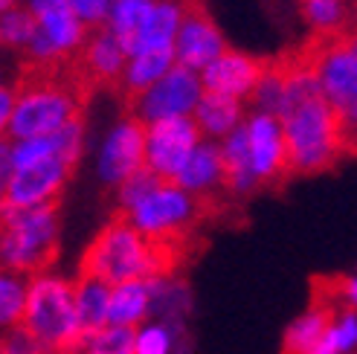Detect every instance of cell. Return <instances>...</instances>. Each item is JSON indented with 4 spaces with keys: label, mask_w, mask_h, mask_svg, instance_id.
<instances>
[{
    "label": "cell",
    "mask_w": 357,
    "mask_h": 354,
    "mask_svg": "<svg viewBox=\"0 0 357 354\" xmlns=\"http://www.w3.org/2000/svg\"><path fill=\"white\" fill-rule=\"evenodd\" d=\"M183 250L186 241H151L125 218L114 215L87 244L79 276L99 279L111 288L125 282L172 279L174 268L183 261Z\"/></svg>",
    "instance_id": "cell-1"
},
{
    "label": "cell",
    "mask_w": 357,
    "mask_h": 354,
    "mask_svg": "<svg viewBox=\"0 0 357 354\" xmlns=\"http://www.w3.org/2000/svg\"><path fill=\"white\" fill-rule=\"evenodd\" d=\"M84 87L76 73L67 70H50V73H32L15 91V111L9 139H38L61 131L73 119L82 116Z\"/></svg>",
    "instance_id": "cell-2"
},
{
    "label": "cell",
    "mask_w": 357,
    "mask_h": 354,
    "mask_svg": "<svg viewBox=\"0 0 357 354\" xmlns=\"http://www.w3.org/2000/svg\"><path fill=\"white\" fill-rule=\"evenodd\" d=\"M288 160L294 174H317L331 169L343 154L351 151V137L340 125L337 114L323 96H314L282 116Z\"/></svg>",
    "instance_id": "cell-3"
},
{
    "label": "cell",
    "mask_w": 357,
    "mask_h": 354,
    "mask_svg": "<svg viewBox=\"0 0 357 354\" xmlns=\"http://www.w3.org/2000/svg\"><path fill=\"white\" fill-rule=\"evenodd\" d=\"M0 236H3V268L35 279L50 273L59 259L61 212L59 203L35 209H3L0 206Z\"/></svg>",
    "instance_id": "cell-4"
},
{
    "label": "cell",
    "mask_w": 357,
    "mask_h": 354,
    "mask_svg": "<svg viewBox=\"0 0 357 354\" xmlns=\"http://www.w3.org/2000/svg\"><path fill=\"white\" fill-rule=\"evenodd\" d=\"M21 325L56 354H73L82 343V325L76 311V282L56 273H41L29 279Z\"/></svg>",
    "instance_id": "cell-5"
},
{
    "label": "cell",
    "mask_w": 357,
    "mask_h": 354,
    "mask_svg": "<svg viewBox=\"0 0 357 354\" xmlns=\"http://www.w3.org/2000/svg\"><path fill=\"white\" fill-rule=\"evenodd\" d=\"M201 212H204V203L195 194H189L177 183L157 180L119 218H125L151 241H186L189 229L201 218Z\"/></svg>",
    "instance_id": "cell-6"
},
{
    "label": "cell",
    "mask_w": 357,
    "mask_h": 354,
    "mask_svg": "<svg viewBox=\"0 0 357 354\" xmlns=\"http://www.w3.org/2000/svg\"><path fill=\"white\" fill-rule=\"evenodd\" d=\"M319 93L337 114L349 137L357 134V52L349 38H331L311 52Z\"/></svg>",
    "instance_id": "cell-7"
},
{
    "label": "cell",
    "mask_w": 357,
    "mask_h": 354,
    "mask_svg": "<svg viewBox=\"0 0 357 354\" xmlns=\"http://www.w3.org/2000/svg\"><path fill=\"white\" fill-rule=\"evenodd\" d=\"M204 82L201 73H192V70L174 64L169 73L160 79L154 87H149L146 93H139L137 99H131V111L142 125H154V122H166V119H183V116H195L198 111V102L204 96Z\"/></svg>",
    "instance_id": "cell-8"
},
{
    "label": "cell",
    "mask_w": 357,
    "mask_h": 354,
    "mask_svg": "<svg viewBox=\"0 0 357 354\" xmlns=\"http://www.w3.org/2000/svg\"><path fill=\"white\" fill-rule=\"evenodd\" d=\"M146 169V125L134 114H122L105 131L96 154V177L108 186L119 189L125 180Z\"/></svg>",
    "instance_id": "cell-9"
},
{
    "label": "cell",
    "mask_w": 357,
    "mask_h": 354,
    "mask_svg": "<svg viewBox=\"0 0 357 354\" xmlns=\"http://www.w3.org/2000/svg\"><path fill=\"white\" fill-rule=\"evenodd\" d=\"M73 171H76V166L59 154H50L35 163L17 166L12 171L9 189L3 194V201H0V206L3 209H35V206L59 203Z\"/></svg>",
    "instance_id": "cell-10"
},
{
    "label": "cell",
    "mask_w": 357,
    "mask_h": 354,
    "mask_svg": "<svg viewBox=\"0 0 357 354\" xmlns=\"http://www.w3.org/2000/svg\"><path fill=\"white\" fill-rule=\"evenodd\" d=\"M201 139L204 137L192 116L146 125V169L160 180L174 183Z\"/></svg>",
    "instance_id": "cell-11"
},
{
    "label": "cell",
    "mask_w": 357,
    "mask_h": 354,
    "mask_svg": "<svg viewBox=\"0 0 357 354\" xmlns=\"http://www.w3.org/2000/svg\"><path fill=\"white\" fill-rule=\"evenodd\" d=\"M244 137H247L250 166H253L259 186L276 183L279 177L291 171L288 143H284V128L279 116L250 111L244 119Z\"/></svg>",
    "instance_id": "cell-12"
},
{
    "label": "cell",
    "mask_w": 357,
    "mask_h": 354,
    "mask_svg": "<svg viewBox=\"0 0 357 354\" xmlns=\"http://www.w3.org/2000/svg\"><path fill=\"white\" fill-rule=\"evenodd\" d=\"M227 49H229V44L224 38V32L218 29V24L212 21L209 12L201 3L192 0V6L181 24V32H177V38H174V61L192 70V73H204Z\"/></svg>",
    "instance_id": "cell-13"
},
{
    "label": "cell",
    "mask_w": 357,
    "mask_h": 354,
    "mask_svg": "<svg viewBox=\"0 0 357 354\" xmlns=\"http://www.w3.org/2000/svg\"><path fill=\"white\" fill-rule=\"evenodd\" d=\"M264 67L267 64L261 59L250 56V52H244V49L229 47L218 61H212L201 73L204 91L224 93V96H233V99H241V102L250 105V96H253L256 84L264 76Z\"/></svg>",
    "instance_id": "cell-14"
},
{
    "label": "cell",
    "mask_w": 357,
    "mask_h": 354,
    "mask_svg": "<svg viewBox=\"0 0 357 354\" xmlns=\"http://www.w3.org/2000/svg\"><path fill=\"white\" fill-rule=\"evenodd\" d=\"M125 61H128V52L122 49V44L114 38L108 29H91V38H87L82 56L76 59V79L87 87H119Z\"/></svg>",
    "instance_id": "cell-15"
},
{
    "label": "cell",
    "mask_w": 357,
    "mask_h": 354,
    "mask_svg": "<svg viewBox=\"0 0 357 354\" xmlns=\"http://www.w3.org/2000/svg\"><path fill=\"white\" fill-rule=\"evenodd\" d=\"M174 183L181 189H186L189 194H195L201 203L227 192V171H224L221 146L212 143V139H201V146L195 148V154L189 157V163L183 166L181 174H177Z\"/></svg>",
    "instance_id": "cell-16"
},
{
    "label": "cell",
    "mask_w": 357,
    "mask_h": 354,
    "mask_svg": "<svg viewBox=\"0 0 357 354\" xmlns=\"http://www.w3.org/2000/svg\"><path fill=\"white\" fill-rule=\"evenodd\" d=\"M250 114V105L233 96L224 93H204L198 102V111H195V125H198L204 139H212V143H224L229 134H236L244 119Z\"/></svg>",
    "instance_id": "cell-17"
},
{
    "label": "cell",
    "mask_w": 357,
    "mask_h": 354,
    "mask_svg": "<svg viewBox=\"0 0 357 354\" xmlns=\"http://www.w3.org/2000/svg\"><path fill=\"white\" fill-rule=\"evenodd\" d=\"M192 6V0H154V6L146 17L134 52L139 49H174V38L181 32V24Z\"/></svg>",
    "instance_id": "cell-18"
},
{
    "label": "cell",
    "mask_w": 357,
    "mask_h": 354,
    "mask_svg": "<svg viewBox=\"0 0 357 354\" xmlns=\"http://www.w3.org/2000/svg\"><path fill=\"white\" fill-rule=\"evenodd\" d=\"M174 64H177L174 61V49H139V52H131L128 61H125V70H122L119 91L131 102L139 93H146L149 87H154Z\"/></svg>",
    "instance_id": "cell-19"
},
{
    "label": "cell",
    "mask_w": 357,
    "mask_h": 354,
    "mask_svg": "<svg viewBox=\"0 0 357 354\" xmlns=\"http://www.w3.org/2000/svg\"><path fill=\"white\" fill-rule=\"evenodd\" d=\"M154 311V285L151 282H125L111 288L108 325L114 328H137Z\"/></svg>",
    "instance_id": "cell-20"
},
{
    "label": "cell",
    "mask_w": 357,
    "mask_h": 354,
    "mask_svg": "<svg viewBox=\"0 0 357 354\" xmlns=\"http://www.w3.org/2000/svg\"><path fill=\"white\" fill-rule=\"evenodd\" d=\"M108 305H111V285L91 276L76 279V311L82 325V343L91 340L102 328H108Z\"/></svg>",
    "instance_id": "cell-21"
},
{
    "label": "cell",
    "mask_w": 357,
    "mask_h": 354,
    "mask_svg": "<svg viewBox=\"0 0 357 354\" xmlns=\"http://www.w3.org/2000/svg\"><path fill=\"white\" fill-rule=\"evenodd\" d=\"M151 6H154V0H114L111 3L105 29L122 44V49L128 52V56L137 47V38H139L142 26H146V17H149Z\"/></svg>",
    "instance_id": "cell-22"
},
{
    "label": "cell",
    "mask_w": 357,
    "mask_h": 354,
    "mask_svg": "<svg viewBox=\"0 0 357 354\" xmlns=\"http://www.w3.org/2000/svg\"><path fill=\"white\" fill-rule=\"evenodd\" d=\"M302 17L317 35L331 41L340 38L349 24V3L346 0H302Z\"/></svg>",
    "instance_id": "cell-23"
},
{
    "label": "cell",
    "mask_w": 357,
    "mask_h": 354,
    "mask_svg": "<svg viewBox=\"0 0 357 354\" xmlns=\"http://www.w3.org/2000/svg\"><path fill=\"white\" fill-rule=\"evenodd\" d=\"M35 35H38V21H35V15L26 6L17 3L15 9L0 15V47L3 49L24 56L29 44L35 41Z\"/></svg>",
    "instance_id": "cell-24"
},
{
    "label": "cell",
    "mask_w": 357,
    "mask_h": 354,
    "mask_svg": "<svg viewBox=\"0 0 357 354\" xmlns=\"http://www.w3.org/2000/svg\"><path fill=\"white\" fill-rule=\"evenodd\" d=\"M29 279L9 268H0V328H15L24 320Z\"/></svg>",
    "instance_id": "cell-25"
},
{
    "label": "cell",
    "mask_w": 357,
    "mask_h": 354,
    "mask_svg": "<svg viewBox=\"0 0 357 354\" xmlns=\"http://www.w3.org/2000/svg\"><path fill=\"white\" fill-rule=\"evenodd\" d=\"M282 96H284V64H267L261 82L256 84L253 96H250V111L279 116Z\"/></svg>",
    "instance_id": "cell-26"
},
{
    "label": "cell",
    "mask_w": 357,
    "mask_h": 354,
    "mask_svg": "<svg viewBox=\"0 0 357 354\" xmlns=\"http://www.w3.org/2000/svg\"><path fill=\"white\" fill-rule=\"evenodd\" d=\"M174 337L169 325H146L137 331V348L134 354H172Z\"/></svg>",
    "instance_id": "cell-27"
},
{
    "label": "cell",
    "mask_w": 357,
    "mask_h": 354,
    "mask_svg": "<svg viewBox=\"0 0 357 354\" xmlns=\"http://www.w3.org/2000/svg\"><path fill=\"white\" fill-rule=\"evenodd\" d=\"M111 3L114 0H67L70 12H73L87 29H102L105 26L108 12H111Z\"/></svg>",
    "instance_id": "cell-28"
},
{
    "label": "cell",
    "mask_w": 357,
    "mask_h": 354,
    "mask_svg": "<svg viewBox=\"0 0 357 354\" xmlns=\"http://www.w3.org/2000/svg\"><path fill=\"white\" fill-rule=\"evenodd\" d=\"M32 73L29 64L24 61V56H17L12 49L0 47V87H9V91H17L24 84V79Z\"/></svg>",
    "instance_id": "cell-29"
},
{
    "label": "cell",
    "mask_w": 357,
    "mask_h": 354,
    "mask_svg": "<svg viewBox=\"0 0 357 354\" xmlns=\"http://www.w3.org/2000/svg\"><path fill=\"white\" fill-rule=\"evenodd\" d=\"M12 171H15V163H12V139L3 137V139H0V201H3V194L9 189Z\"/></svg>",
    "instance_id": "cell-30"
},
{
    "label": "cell",
    "mask_w": 357,
    "mask_h": 354,
    "mask_svg": "<svg viewBox=\"0 0 357 354\" xmlns=\"http://www.w3.org/2000/svg\"><path fill=\"white\" fill-rule=\"evenodd\" d=\"M12 111H15V91H9V87H0V139L9 137Z\"/></svg>",
    "instance_id": "cell-31"
},
{
    "label": "cell",
    "mask_w": 357,
    "mask_h": 354,
    "mask_svg": "<svg viewBox=\"0 0 357 354\" xmlns=\"http://www.w3.org/2000/svg\"><path fill=\"white\" fill-rule=\"evenodd\" d=\"M64 3H67V0H21V6H26L35 17L50 12V9H56V6H64Z\"/></svg>",
    "instance_id": "cell-32"
},
{
    "label": "cell",
    "mask_w": 357,
    "mask_h": 354,
    "mask_svg": "<svg viewBox=\"0 0 357 354\" xmlns=\"http://www.w3.org/2000/svg\"><path fill=\"white\" fill-rule=\"evenodd\" d=\"M17 3H21V0H0V15L9 12V9H15Z\"/></svg>",
    "instance_id": "cell-33"
},
{
    "label": "cell",
    "mask_w": 357,
    "mask_h": 354,
    "mask_svg": "<svg viewBox=\"0 0 357 354\" xmlns=\"http://www.w3.org/2000/svg\"><path fill=\"white\" fill-rule=\"evenodd\" d=\"M349 44H351V47H354V52H357V29L349 35Z\"/></svg>",
    "instance_id": "cell-34"
},
{
    "label": "cell",
    "mask_w": 357,
    "mask_h": 354,
    "mask_svg": "<svg viewBox=\"0 0 357 354\" xmlns=\"http://www.w3.org/2000/svg\"><path fill=\"white\" fill-rule=\"evenodd\" d=\"M0 268H3V236H0Z\"/></svg>",
    "instance_id": "cell-35"
}]
</instances>
